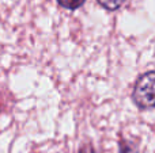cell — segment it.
<instances>
[{"mask_svg":"<svg viewBox=\"0 0 155 153\" xmlns=\"http://www.w3.org/2000/svg\"><path fill=\"white\" fill-rule=\"evenodd\" d=\"M132 98L142 110L155 107V72H147L137 79Z\"/></svg>","mask_w":155,"mask_h":153,"instance_id":"cell-1","label":"cell"},{"mask_svg":"<svg viewBox=\"0 0 155 153\" xmlns=\"http://www.w3.org/2000/svg\"><path fill=\"white\" fill-rule=\"evenodd\" d=\"M124 2L125 0H98L99 4L109 11H114L117 8H120L124 4Z\"/></svg>","mask_w":155,"mask_h":153,"instance_id":"cell-2","label":"cell"},{"mask_svg":"<svg viewBox=\"0 0 155 153\" xmlns=\"http://www.w3.org/2000/svg\"><path fill=\"white\" fill-rule=\"evenodd\" d=\"M60 5H63L64 8H68V10H76L79 8L86 0H57Z\"/></svg>","mask_w":155,"mask_h":153,"instance_id":"cell-3","label":"cell"}]
</instances>
